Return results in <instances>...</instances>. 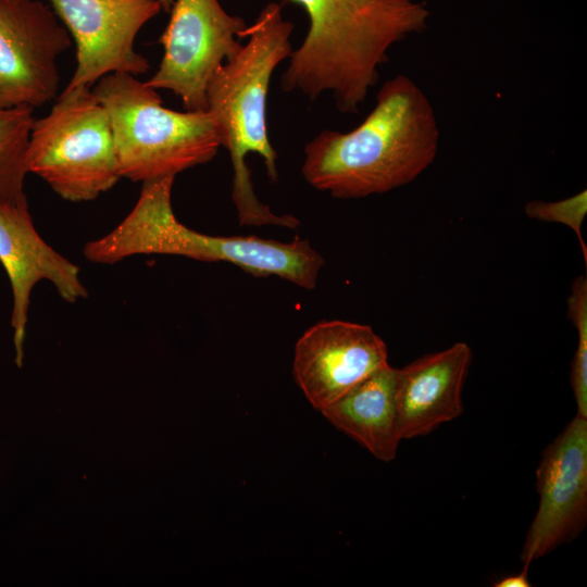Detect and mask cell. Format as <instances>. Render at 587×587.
I'll return each mask as SVG.
<instances>
[{"instance_id": "30bf717a", "label": "cell", "mask_w": 587, "mask_h": 587, "mask_svg": "<svg viewBox=\"0 0 587 587\" xmlns=\"http://www.w3.org/2000/svg\"><path fill=\"white\" fill-rule=\"evenodd\" d=\"M538 510L521 560L524 567L575 539L587 522V419L576 416L545 449L536 471Z\"/></svg>"}, {"instance_id": "e0dca14e", "label": "cell", "mask_w": 587, "mask_h": 587, "mask_svg": "<svg viewBox=\"0 0 587 587\" xmlns=\"http://www.w3.org/2000/svg\"><path fill=\"white\" fill-rule=\"evenodd\" d=\"M525 214L529 218L560 223L570 227L576 235L585 263L587 266V246L584 241L582 227L587 214V191L578 193L559 201H530L524 208Z\"/></svg>"}, {"instance_id": "3957f363", "label": "cell", "mask_w": 587, "mask_h": 587, "mask_svg": "<svg viewBox=\"0 0 587 587\" xmlns=\"http://www.w3.org/2000/svg\"><path fill=\"white\" fill-rule=\"evenodd\" d=\"M291 22L285 20L278 3H267L247 28L248 41L212 76L207 88V110L229 153L233 167L232 200L240 225H275L296 228L292 215H277L257 197L250 153L259 154L271 182H277V153L268 139L266 110L271 77L278 64L292 52Z\"/></svg>"}, {"instance_id": "7c38bea8", "label": "cell", "mask_w": 587, "mask_h": 587, "mask_svg": "<svg viewBox=\"0 0 587 587\" xmlns=\"http://www.w3.org/2000/svg\"><path fill=\"white\" fill-rule=\"evenodd\" d=\"M387 364L386 344L371 326L325 320L298 339L292 373L308 401L321 412Z\"/></svg>"}, {"instance_id": "ac0fdd59", "label": "cell", "mask_w": 587, "mask_h": 587, "mask_svg": "<svg viewBox=\"0 0 587 587\" xmlns=\"http://www.w3.org/2000/svg\"><path fill=\"white\" fill-rule=\"evenodd\" d=\"M496 587H529L528 569L524 567L519 574L510 575L497 582Z\"/></svg>"}, {"instance_id": "2e32d148", "label": "cell", "mask_w": 587, "mask_h": 587, "mask_svg": "<svg viewBox=\"0 0 587 587\" xmlns=\"http://www.w3.org/2000/svg\"><path fill=\"white\" fill-rule=\"evenodd\" d=\"M567 317L577 330V348L573 357L571 385L577 415L587 419V277L577 276L567 297Z\"/></svg>"}, {"instance_id": "6da1fadb", "label": "cell", "mask_w": 587, "mask_h": 587, "mask_svg": "<svg viewBox=\"0 0 587 587\" xmlns=\"http://www.w3.org/2000/svg\"><path fill=\"white\" fill-rule=\"evenodd\" d=\"M438 141L429 99L398 74L382 85L360 125L347 133L323 130L305 145L301 173L337 199L385 193L417 178L434 162Z\"/></svg>"}, {"instance_id": "277c9868", "label": "cell", "mask_w": 587, "mask_h": 587, "mask_svg": "<svg viewBox=\"0 0 587 587\" xmlns=\"http://www.w3.org/2000/svg\"><path fill=\"white\" fill-rule=\"evenodd\" d=\"M175 176L142 183L139 198L125 218L102 237L88 241L84 257L115 264L140 254L178 255L204 262H227L259 277L277 276L313 289L323 257L305 239L283 242L257 236H214L180 223L172 207Z\"/></svg>"}, {"instance_id": "5b68a950", "label": "cell", "mask_w": 587, "mask_h": 587, "mask_svg": "<svg viewBox=\"0 0 587 587\" xmlns=\"http://www.w3.org/2000/svg\"><path fill=\"white\" fill-rule=\"evenodd\" d=\"M92 91L109 114L121 175L132 182L176 176L210 162L221 147L208 110L167 109L135 75L108 74Z\"/></svg>"}, {"instance_id": "9c48e42d", "label": "cell", "mask_w": 587, "mask_h": 587, "mask_svg": "<svg viewBox=\"0 0 587 587\" xmlns=\"http://www.w3.org/2000/svg\"><path fill=\"white\" fill-rule=\"evenodd\" d=\"M76 47V68L64 90L91 87L111 73L145 74L135 50L141 27L162 12L157 0H49Z\"/></svg>"}, {"instance_id": "4fadbf2b", "label": "cell", "mask_w": 587, "mask_h": 587, "mask_svg": "<svg viewBox=\"0 0 587 587\" xmlns=\"http://www.w3.org/2000/svg\"><path fill=\"white\" fill-rule=\"evenodd\" d=\"M471 360L470 346L459 341L397 369L395 399L402 439L427 435L462 414Z\"/></svg>"}, {"instance_id": "5bb4252c", "label": "cell", "mask_w": 587, "mask_h": 587, "mask_svg": "<svg viewBox=\"0 0 587 587\" xmlns=\"http://www.w3.org/2000/svg\"><path fill=\"white\" fill-rule=\"evenodd\" d=\"M397 369L387 364L375 371L321 413L338 429L389 462L402 440L396 410Z\"/></svg>"}, {"instance_id": "d6986e66", "label": "cell", "mask_w": 587, "mask_h": 587, "mask_svg": "<svg viewBox=\"0 0 587 587\" xmlns=\"http://www.w3.org/2000/svg\"><path fill=\"white\" fill-rule=\"evenodd\" d=\"M162 8L163 12L170 13L175 0H157Z\"/></svg>"}, {"instance_id": "8fae6325", "label": "cell", "mask_w": 587, "mask_h": 587, "mask_svg": "<svg viewBox=\"0 0 587 587\" xmlns=\"http://www.w3.org/2000/svg\"><path fill=\"white\" fill-rule=\"evenodd\" d=\"M0 262L12 291L10 324L14 361L22 367L30 297L37 283L50 282L67 303L86 299L89 292L80 280L79 266L48 245L37 232L26 196L0 200Z\"/></svg>"}, {"instance_id": "9a60e30c", "label": "cell", "mask_w": 587, "mask_h": 587, "mask_svg": "<svg viewBox=\"0 0 587 587\" xmlns=\"http://www.w3.org/2000/svg\"><path fill=\"white\" fill-rule=\"evenodd\" d=\"M34 109L17 107L0 109V200L25 197L27 148Z\"/></svg>"}, {"instance_id": "8992f818", "label": "cell", "mask_w": 587, "mask_h": 587, "mask_svg": "<svg viewBox=\"0 0 587 587\" xmlns=\"http://www.w3.org/2000/svg\"><path fill=\"white\" fill-rule=\"evenodd\" d=\"M27 171L71 202L93 200L122 178L109 114L92 89L63 90L34 120Z\"/></svg>"}, {"instance_id": "52a82bcc", "label": "cell", "mask_w": 587, "mask_h": 587, "mask_svg": "<svg viewBox=\"0 0 587 587\" xmlns=\"http://www.w3.org/2000/svg\"><path fill=\"white\" fill-rule=\"evenodd\" d=\"M160 37L163 57L146 82L178 96L188 111H207V88L215 72L241 49L247 24L218 0H175Z\"/></svg>"}, {"instance_id": "ba28073f", "label": "cell", "mask_w": 587, "mask_h": 587, "mask_svg": "<svg viewBox=\"0 0 587 587\" xmlns=\"http://www.w3.org/2000/svg\"><path fill=\"white\" fill-rule=\"evenodd\" d=\"M72 37L39 0H0V109L37 108L57 97L58 58Z\"/></svg>"}, {"instance_id": "7a4b0ae2", "label": "cell", "mask_w": 587, "mask_h": 587, "mask_svg": "<svg viewBox=\"0 0 587 587\" xmlns=\"http://www.w3.org/2000/svg\"><path fill=\"white\" fill-rule=\"evenodd\" d=\"M288 1L303 8L310 25L280 86L311 100L330 91L342 113L359 111L391 46L424 32L430 15L416 0Z\"/></svg>"}]
</instances>
